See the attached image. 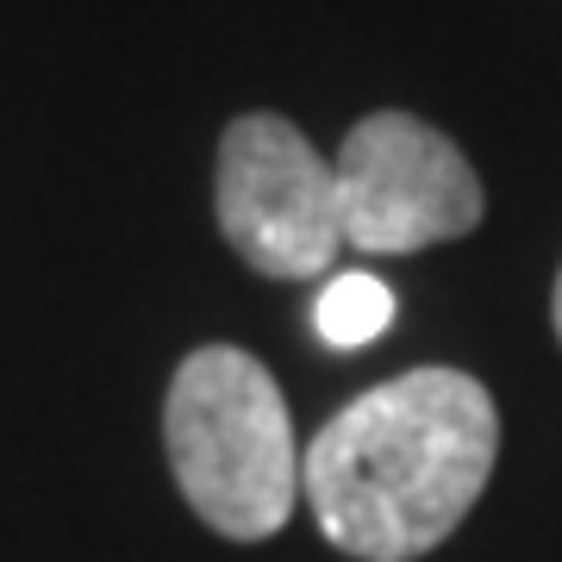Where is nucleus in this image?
Listing matches in <instances>:
<instances>
[{"mask_svg": "<svg viewBox=\"0 0 562 562\" xmlns=\"http://www.w3.org/2000/svg\"><path fill=\"white\" fill-rule=\"evenodd\" d=\"M501 462V406L475 375L425 362L369 387L301 450V501L357 562H419L457 531Z\"/></svg>", "mask_w": 562, "mask_h": 562, "instance_id": "nucleus-1", "label": "nucleus"}, {"mask_svg": "<svg viewBox=\"0 0 562 562\" xmlns=\"http://www.w3.org/2000/svg\"><path fill=\"white\" fill-rule=\"evenodd\" d=\"M162 450L181 501L232 543L276 538L301 506V443L269 362L238 344L188 350L162 394Z\"/></svg>", "mask_w": 562, "mask_h": 562, "instance_id": "nucleus-2", "label": "nucleus"}, {"mask_svg": "<svg viewBox=\"0 0 562 562\" xmlns=\"http://www.w3.org/2000/svg\"><path fill=\"white\" fill-rule=\"evenodd\" d=\"M220 238L269 281H319L344 250L338 176L281 113H238L213 162Z\"/></svg>", "mask_w": 562, "mask_h": 562, "instance_id": "nucleus-3", "label": "nucleus"}, {"mask_svg": "<svg viewBox=\"0 0 562 562\" xmlns=\"http://www.w3.org/2000/svg\"><path fill=\"white\" fill-rule=\"evenodd\" d=\"M331 176H338L344 250L369 257H413L431 244H457L487 213L475 162L431 120L401 106H382L350 125Z\"/></svg>", "mask_w": 562, "mask_h": 562, "instance_id": "nucleus-4", "label": "nucleus"}, {"mask_svg": "<svg viewBox=\"0 0 562 562\" xmlns=\"http://www.w3.org/2000/svg\"><path fill=\"white\" fill-rule=\"evenodd\" d=\"M313 325H319V338L331 350H357V344L382 338L387 325H394V288H382V281L362 276V269H344V276L325 281Z\"/></svg>", "mask_w": 562, "mask_h": 562, "instance_id": "nucleus-5", "label": "nucleus"}, {"mask_svg": "<svg viewBox=\"0 0 562 562\" xmlns=\"http://www.w3.org/2000/svg\"><path fill=\"white\" fill-rule=\"evenodd\" d=\"M550 325H557V344H562V269H557V288H550Z\"/></svg>", "mask_w": 562, "mask_h": 562, "instance_id": "nucleus-6", "label": "nucleus"}]
</instances>
